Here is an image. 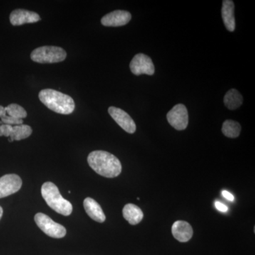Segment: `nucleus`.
<instances>
[{"label": "nucleus", "mask_w": 255, "mask_h": 255, "mask_svg": "<svg viewBox=\"0 0 255 255\" xmlns=\"http://www.w3.org/2000/svg\"><path fill=\"white\" fill-rule=\"evenodd\" d=\"M87 162L96 173L102 177H117L122 171L120 160L107 151H93L88 155Z\"/></svg>", "instance_id": "f257e3e1"}, {"label": "nucleus", "mask_w": 255, "mask_h": 255, "mask_svg": "<svg viewBox=\"0 0 255 255\" xmlns=\"http://www.w3.org/2000/svg\"><path fill=\"white\" fill-rule=\"evenodd\" d=\"M38 97L43 105L56 113L68 115L75 110V104L73 99L56 90L45 89L39 92Z\"/></svg>", "instance_id": "f03ea898"}, {"label": "nucleus", "mask_w": 255, "mask_h": 255, "mask_svg": "<svg viewBox=\"0 0 255 255\" xmlns=\"http://www.w3.org/2000/svg\"><path fill=\"white\" fill-rule=\"evenodd\" d=\"M41 194L48 206L58 214L68 216L73 212L71 203L64 199L58 188L53 182H45L42 185Z\"/></svg>", "instance_id": "7ed1b4c3"}, {"label": "nucleus", "mask_w": 255, "mask_h": 255, "mask_svg": "<svg viewBox=\"0 0 255 255\" xmlns=\"http://www.w3.org/2000/svg\"><path fill=\"white\" fill-rule=\"evenodd\" d=\"M67 53L63 48L57 46H42L33 50L31 53L33 61L38 63H60L65 60Z\"/></svg>", "instance_id": "20e7f679"}, {"label": "nucleus", "mask_w": 255, "mask_h": 255, "mask_svg": "<svg viewBox=\"0 0 255 255\" xmlns=\"http://www.w3.org/2000/svg\"><path fill=\"white\" fill-rule=\"evenodd\" d=\"M34 220L38 228L49 237L62 238L66 235V229L64 226L55 223L49 216L43 213L36 214Z\"/></svg>", "instance_id": "39448f33"}, {"label": "nucleus", "mask_w": 255, "mask_h": 255, "mask_svg": "<svg viewBox=\"0 0 255 255\" xmlns=\"http://www.w3.org/2000/svg\"><path fill=\"white\" fill-rule=\"evenodd\" d=\"M167 119L169 124L176 130H184L187 128L189 124L187 107L182 104L174 106L167 114Z\"/></svg>", "instance_id": "423d86ee"}, {"label": "nucleus", "mask_w": 255, "mask_h": 255, "mask_svg": "<svg viewBox=\"0 0 255 255\" xmlns=\"http://www.w3.org/2000/svg\"><path fill=\"white\" fill-rule=\"evenodd\" d=\"M130 71L135 75L145 74L152 75L155 73V66L150 57L142 53L135 55L130 63Z\"/></svg>", "instance_id": "0eeeda50"}, {"label": "nucleus", "mask_w": 255, "mask_h": 255, "mask_svg": "<svg viewBox=\"0 0 255 255\" xmlns=\"http://www.w3.org/2000/svg\"><path fill=\"white\" fill-rule=\"evenodd\" d=\"M22 186V180L17 174H5L0 177V199L17 192Z\"/></svg>", "instance_id": "6e6552de"}, {"label": "nucleus", "mask_w": 255, "mask_h": 255, "mask_svg": "<svg viewBox=\"0 0 255 255\" xmlns=\"http://www.w3.org/2000/svg\"><path fill=\"white\" fill-rule=\"evenodd\" d=\"M109 114L112 119L119 124V127L123 128L128 133H134L136 130V125L131 117L121 109L115 107L109 108Z\"/></svg>", "instance_id": "1a4fd4ad"}, {"label": "nucleus", "mask_w": 255, "mask_h": 255, "mask_svg": "<svg viewBox=\"0 0 255 255\" xmlns=\"http://www.w3.org/2000/svg\"><path fill=\"white\" fill-rule=\"evenodd\" d=\"M131 19L130 12L124 10H116L106 14L101 20V23L105 26L118 27L127 24Z\"/></svg>", "instance_id": "9d476101"}, {"label": "nucleus", "mask_w": 255, "mask_h": 255, "mask_svg": "<svg viewBox=\"0 0 255 255\" xmlns=\"http://www.w3.org/2000/svg\"><path fill=\"white\" fill-rule=\"evenodd\" d=\"M10 22L13 26H21L25 23H36L41 20L39 14L28 10L17 9L11 13Z\"/></svg>", "instance_id": "9b49d317"}, {"label": "nucleus", "mask_w": 255, "mask_h": 255, "mask_svg": "<svg viewBox=\"0 0 255 255\" xmlns=\"http://www.w3.org/2000/svg\"><path fill=\"white\" fill-rule=\"evenodd\" d=\"M174 238L180 243H187L193 236V228L187 221H177L172 226Z\"/></svg>", "instance_id": "f8f14e48"}, {"label": "nucleus", "mask_w": 255, "mask_h": 255, "mask_svg": "<svg viewBox=\"0 0 255 255\" xmlns=\"http://www.w3.org/2000/svg\"><path fill=\"white\" fill-rule=\"evenodd\" d=\"M84 208L87 215L94 221L98 223H104L106 221V216L103 210L98 202L92 198L87 197L83 203Z\"/></svg>", "instance_id": "ddd939ff"}, {"label": "nucleus", "mask_w": 255, "mask_h": 255, "mask_svg": "<svg viewBox=\"0 0 255 255\" xmlns=\"http://www.w3.org/2000/svg\"><path fill=\"white\" fill-rule=\"evenodd\" d=\"M222 17L223 23L228 31L233 32L236 28L235 18V4L232 0H224L223 1Z\"/></svg>", "instance_id": "4468645a"}, {"label": "nucleus", "mask_w": 255, "mask_h": 255, "mask_svg": "<svg viewBox=\"0 0 255 255\" xmlns=\"http://www.w3.org/2000/svg\"><path fill=\"white\" fill-rule=\"evenodd\" d=\"M124 219L132 226L138 224L143 219V213L138 206L132 204H128L123 209Z\"/></svg>", "instance_id": "2eb2a0df"}, {"label": "nucleus", "mask_w": 255, "mask_h": 255, "mask_svg": "<svg viewBox=\"0 0 255 255\" xmlns=\"http://www.w3.org/2000/svg\"><path fill=\"white\" fill-rule=\"evenodd\" d=\"M224 104L230 110H235L243 104V96L236 89H231L224 97Z\"/></svg>", "instance_id": "dca6fc26"}, {"label": "nucleus", "mask_w": 255, "mask_h": 255, "mask_svg": "<svg viewBox=\"0 0 255 255\" xmlns=\"http://www.w3.org/2000/svg\"><path fill=\"white\" fill-rule=\"evenodd\" d=\"M31 133L32 128L29 126L25 125V124L13 126L9 141L13 142L14 140L18 141V140L27 138L31 135Z\"/></svg>", "instance_id": "f3484780"}, {"label": "nucleus", "mask_w": 255, "mask_h": 255, "mask_svg": "<svg viewBox=\"0 0 255 255\" xmlns=\"http://www.w3.org/2000/svg\"><path fill=\"white\" fill-rule=\"evenodd\" d=\"M222 132L226 137L236 138L241 133V126L235 121L226 120L223 124Z\"/></svg>", "instance_id": "a211bd4d"}, {"label": "nucleus", "mask_w": 255, "mask_h": 255, "mask_svg": "<svg viewBox=\"0 0 255 255\" xmlns=\"http://www.w3.org/2000/svg\"><path fill=\"white\" fill-rule=\"evenodd\" d=\"M5 110H6V115L14 118L23 119L27 117L26 110L16 104H11L8 105L7 107H5Z\"/></svg>", "instance_id": "6ab92c4d"}, {"label": "nucleus", "mask_w": 255, "mask_h": 255, "mask_svg": "<svg viewBox=\"0 0 255 255\" xmlns=\"http://www.w3.org/2000/svg\"><path fill=\"white\" fill-rule=\"evenodd\" d=\"M1 122L3 124L11 126L21 125L23 122V119L14 118V117H9L8 115H6L5 117H2V118H1Z\"/></svg>", "instance_id": "aec40b11"}, {"label": "nucleus", "mask_w": 255, "mask_h": 255, "mask_svg": "<svg viewBox=\"0 0 255 255\" xmlns=\"http://www.w3.org/2000/svg\"><path fill=\"white\" fill-rule=\"evenodd\" d=\"M13 126L2 124L1 125V136L9 137L12 130Z\"/></svg>", "instance_id": "412c9836"}, {"label": "nucleus", "mask_w": 255, "mask_h": 255, "mask_svg": "<svg viewBox=\"0 0 255 255\" xmlns=\"http://www.w3.org/2000/svg\"><path fill=\"white\" fill-rule=\"evenodd\" d=\"M215 206H216V209L219 210V211H221V212H227L228 210L227 206L225 205V204H222V203L219 202V201H216Z\"/></svg>", "instance_id": "4be33fe9"}, {"label": "nucleus", "mask_w": 255, "mask_h": 255, "mask_svg": "<svg viewBox=\"0 0 255 255\" xmlns=\"http://www.w3.org/2000/svg\"><path fill=\"white\" fill-rule=\"evenodd\" d=\"M223 196H224V198H226L227 200L230 201H234V196H233V194L231 193L228 192V191L226 190H223L222 191Z\"/></svg>", "instance_id": "5701e85b"}, {"label": "nucleus", "mask_w": 255, "mask_h": 255, "mask_svg": "<svg viewBox=\"0 0 255 255\" xmlns=\"http://www.w3.org/2000/svg\"><path fill=\"white\" fill-rule=\"evenodd\" d=\"M6 115V110H5V107L0 105V118L5 117Z\"/></svg>", "instance_id": "b1692460"}, {"label": "nucleus", "mask_w": 255, "mask_h": 255, "mask_svg": "<svg viewBox=\"0 0 255 255\" xmlns=\"http://www.w3.org/2000/svg\"><path fill=\"white\" fill-rule=\"evenodd\" d=\"M3 215V209L0 206V220L1 219V217H2Z\"/></svg>", "instance_id": "393cba45"}, {"label": "nucleus", "mask_w": 255, "mask_h": 255, "mask_svg": "<svg viewBox=\"0 0 255 255\" xmlns=\"http://www.w3.org/2000/svg\"><path fill=\"white\" fill-rule=\"evenodd\" d=\"M2 124H3L2 122H1V121H0V136H1V125Z\"/></svg>", "instance_id": "a878e982"}]
</instances>
